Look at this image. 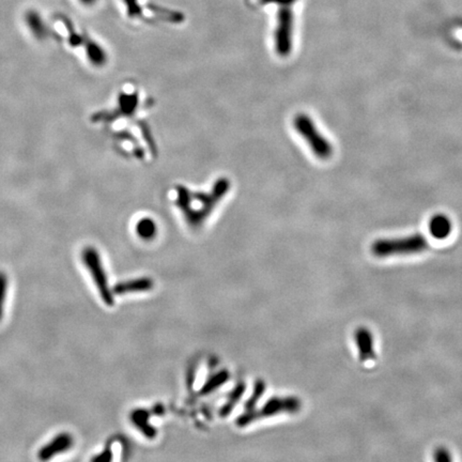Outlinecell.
Returning a JSON list of instances; mask_svg holds the SVG:
<instances>
[{
	"label": "cell",
	"instance_id": "7",
	"mask_svg": "<svg viewBox=\"0 0 462 462\" xmlns=\"http://www.w3.org/2000/svg\"><path fill=\"white\" fill-rule=\"evenodd\" d=\"M74 440L70 433H62L56 435L52 441L48 442L45 447H42L38 453L40 460H50L56 455L64 453L73 447Z\"/></svg>",
	"mask_w": 462,
	"mask_h": 462
},
{
	"label": "cell",
	"instance_id": "1",
	"mask_svg": "<svg viewBox=\"0 0 462 462\" xmlns=\"http://www.w3.org/2000/svg\"><path fill=\"white\" fill-rule=\"evenodd\" d=\"M230 183L226 178L217 181L209 193L193 192L187 187H177V205L182 211L187 224L201 227L211 215L217 203L229 191Z\"/></svg>",
	"mask_w": 462,
	"mask_h": 462
},
{
	"label": "cell",
	"instance_id": "14",
	"mask_svg": "<svg viewBox=\"0 0 462 462\" xmlns=\"http://www.w3.org/2000/svg\"><path fill=\"white\" fill-rule=\"evenodd\" d=\"M228 378H229V374H228V371H219V373L215 374V376H212L211 378L208 379L207 382L205 383L203 389H201V394H210V393L213 392V391H215V389H219L222 384H224V383L228 380Z\"/></svg>",
	"mask_w": 462,
	"mask_h": 462
},
{
	"label": "cell",
	"instance_id": "16",
	"mask_svg": "<svg viewBox=\"0 0 462 462\" xmlns=\"http://www.w3.org/2000/svg\"><path fill=\"white\" fill-rule=\"evenodd\" d=\"M264 391H266V384H264L262 381H258V382H256L253 395H252L251 398L248 399L247 403H246V407H247L248 410L255 409L256 405H257L259 399L261 398Z\"/></svg>",
	"mask_w": 462,
	"mask_h": 462
},
{
	"label": "cell",
	"instance_id": "10",
	"mask_svg": "<svg viewBox=\"0 0 462 462\" xmlns=\"http://www.w3.org/2000/svg\"><path fill=\"white\" fill-rule=\"evenodd\" d=\"M429 230L431 236L435 239L443 240L449 237L452 233V223L445 215H435L429 223Z\"/></svg>",
	"mask_w": 462,
	"mask_h": 462
},
{
	"label": "cell",
	"instance_id": "19",
	"mask_svg": "<svg viewBox=\"0 0 462 462\" xmlns=\"http://www.w3.org/2000/svg\"><path fill=\"white\" fill-rule=\"evenodd\" d=\"M435 459L438 461H445V460H452V457L447 449H439L435 453Z\"/></svg>",
	"mask_w": 462,
	"mask_h": 462
},
{
	"label": "cell",
	"instance_id": "12",
	"mask_svg": "<svg viewBox=\"0 0 462 462\" xmlns=\"http://www.w3.org/2000/svg\"><path fill=\"white\" fill-rule=\"evenodd\" d=\"M135 229H136L138 237L143 240H147V241L155 238L157 233V224L150 217H144V219H139Z\"/></svg>",
	"mask_w": 462,
	"mask_h": 462
},
{
	"label": "cell",
	"instance_id": "6",
	"mask_svg": "<svg viewBox=\"0 0 462 462\" xmlns=\"http://www.w3.org/2000/svg\"><path fill=\"white\" fill-rule=\"evenodd\" d=\"M294 45V13L290 6H280L275 29V50L282 57L291 54Z\"/></svg>",
	"mask_w": 462,
	"mask_h": 462
},
{
	"label": "cell",
	"instance_id": "21",
	"mask_svg": "<svg viewBox=\"0 0 462 462\" xmlns=\"http://www.w3.org/2000/svg\"><path fill=\"white\" fill-rule=\"evenodd\" d=\"M264 3H275L280 6H291L292 3H296V0H264Z\"/></svg>",
	"mask_w": 462,
	"mask_h": 462
},
{
	"label": "cell",
	"instance_id": "8",
	"mask_svg": "<svg viewBox=\"0 0 462 462\" xmlns=\"http://www.w3.org/2000/svg\"><path fill=\"white\" fill-rule=\"evenodd\" d=\"M355 342L359 348L360 360L363 363L370 362L376 359V352L374 348V338L370 331L365 328L359 329L355 332Z\"/></svg>",
	"mask_w": 462,
	"mask_h": 462
},
{
	"label": "cell",
	"instance_id": "11",
	"mask_svg": "<svg viewBox=\"0 0 462 462\" xmlns=\"http://www.w3.org/2000/svg\"><path fill=\"white\" fill-rule=\"evenodd\" d=\"M131 421L134 424L135 427L149 439H153L157 435V431L149 424L148 411L143 410V409L133 411L131 414Z\"/></svg>",
	"mask_w": 462,
	"mask_h": 462
},
{
	"label": "cell",
	"instance_id": "9",
	"mask_svg": "<svg viewBox=\"0 0 462 462\" xmlns=\"http://www.w3.org/2000/svg\"><path fill=\"white\" fill-rule=\"evenodd\" d=\"M154 287V282L151 278L140 277L128 282H119L115 286L113 292L115 294H136V292H146Z\"/></svg>",
	"mask_w": 462,
	"mask_h": 462
},
{
	"label": "cell",
	"instance_id": "15",
	"mask_svg": "<svg viewBox=\"0 0 462 462\" xmlns=\"http://www.w3.org/2000/svg\"><path fill=\"white\" fill-rule=\"evenodd\" d=\"M87 54H88L89 62H92L94 66H101L106 62L104 50H101V48H99L96 44H90L87 50Z\"/></svg>",
	"mask_w": 462,
	"mask_h": 462
},
{
	"label": "cell",
	"instance_id": "2",
	"mask_svg": "<svg viewBox=\"0 0 462 462\" xmlns=\"http://www.w3.org/2000/svg\"><path fill=\"white\" fill-rule=\"evenodd\" d=\"M429 247L428 241L424 236L413 235L397 239H381L371 246L373 254L377 257H389L393 255H411L426 251Z\"/></svg>",
	"mask_w": 462,
	"mask_h": 462
},
{
	"label": "cell",
	"instance_id": "20",
	"mask_svg": "<svg viewBox=\"0 0 462 462\" xmlns=\"http://www.w3.org/2000/svg\"><path fill=\"white\" fill-rule=\"evenodd\" d=\"M112 459V453H110L108 449L101 453L100 455L96 456V457L92 458L94 461H110Z\"/></svg>",
	"mask_w": 462,
	"mask_h": 462
},
{
	"label": "cell",
	"instance_id": "5",
	"mask_svg": "<svg viewBox=\"0 0 462 462\" xmlns=\"http://www.w3.org/2000/svg\"><path fill=\"white\" fill-rule=\"evenodd\" d=\"M82 259L98 288L103 302L108 306L114 305V292L108 286V276H106L104 266L101 261L100 254L98 253L96 248L88 246V247H85L82 251Z\"/></svg>",
	"mask_w": 462,
	"mask_h": 462
},
{
	"label": "cell",
	"instance_id": "4",
	"mask_svg": "<svg viewBox=\"0 0 462 462\" xmlns=\"http://www.w3.org/2000/svg\"><path fill=\"white\" fill-rule=\"evenodd\" d=\"M294 128L303 137L310 150L318 159H328L332 157L333 147L330 141L320 133L314 121L308 115L301 114L294 118Z\"/></svg>",
	"mask_w": 462,
	"mask_h": 462
},
{
	"label": "cell",
	"instance_id": "18",
	"mask_svg": "<svg viewBox=\"0 0 462 462\" xmlns=\"http://www.w3.org/2000/svg\"><path fill=\"white\" fill-rule=\"evenodd\" d=\"M124 3L128 8V13L130 14V16L133 17V16L140 15L141 10L137 3V0H124Z\"/></svg>",
	"mask_w": 462,
	"mask_h": 462
},
{
	"label": "cell",
	"instance_id": "3",
	"mask_svg": "<svg viewBox=\"0 0 462 462\" xmlns=\"http://www.w3.org/2000/svg\"><path fill=\"white\" fill-rule=\"evenodd\" d=\"M302 407L301 400L296 397H273L264 403V407L260 409H252L238 417L237 425L240 427H245L253 421L264 417H274V415L282 414V413H296Z\"/></svg>",
	"mask_w": 462,
	"mask_h": 462
},
{
	"label": "cell",
	"instance_id": "22",
	"mask_svg": "<svg viewBox=\"0 0 462 462\" xmlns=\"http://www.w3.org/2000/svg\"><path fill=\"white\" fill-rule=\"evenodd\" d=\"M84 5L90 6L96 3V0H80Z\"/></svg>",
	"mask_w": 462,
	"mask_h": 462
},
{
	"label": "cell",
	"instance_id": "17",
	"mask_svg": "<svg viewBox=\"0 0 462 462\" xmlns=\"http://www.w3.org/2000/svg\"><path fill=\"white\" fill-rule=\"evenodd\" d=\"M8 278L5 272L0 271V322L5 310L6 296H7Z\"/></svg>",
	"mask_w": 462,
	"mask_h": 462
},
{
	"label": "cell",
	"instance_id": "13",
	"mask_svg": "<svg viewBox=\"0 0 462 462\" xmlns=\"http://www.w3.org/2000/svg\"><path fill=\"white\" fill-rule=\"evenodd\" d=\"M244 391H245L244 384H238L233 389V392L230 393L229 396H228L227 403L222 407L221 411H219V415L221 417H228L230 413L233 412V407H236L238 401L243 396Z\"/></svg>",
	"mask_w": 462,
	"mask_h": 462
}]
</instances>
